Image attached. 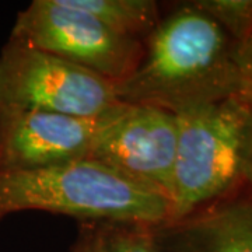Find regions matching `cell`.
<instances>
[{
	"mask_svg": "<svg viewBox=\"0 0 252 252\" xmlns=\"http://www.w3.org/2000/svg\"><path fill=\"white\" fill-rule=\"evenodd\" d=\"M237 42L193 3L160 20L136 70L115 84L119 101L171 111L240 95Z\"/></svg>",
	"mask_w": 252,
	"mask_h": 252,
	"instance_id": "6da1fadb",
	"label": "cell"
},
{
	"mask_svg": "<svg viewBox=\"0 0 252 252\" xmlns=\"http://www.w3.org/2000/svg\"><path fill=\"white\" fill-rule=\"evenodd\" d=\"M20 212L161 225L171 219V203L153 189L84 158L31 171L0 172V220Z\"/></svg>",
	"mask_w": 252,
	"mask_h": 252,
	"instance_id": "7a4b0ae2",
	"label": "cell"
},
{
	"mask_svg": "<svg viewBox=\"0 0 252 252\" xmlns=\"http://www.w3.org/2000/svg\"><path fill=\"white\" fill-rule=\"evenodd\" d=\"M252 105L241 95L177 112L171 219L178 221L234 193L243 182L245 126Z\"/></svg>",
	"mask_w": 252,
	"mask_h": 252,
	"instance_id": "3957f363",
	"label": "cell"
},
{
	"mask_svg": "<svg viewBox=\"0 0 252 252\" xmlns=\"http://www.w3.org/2000/svg\"><path fill=\"white\" fill-rule=\"evenodd\" d=\"M122 104L115 84L10 38L0 51V115L41 111L98 118Z\"/></svg>",
	"mask_w": 252,
	"mask_h": 252,
	"instance_id": "277c9868",
	"label": "cell"
},
{
	"mask_svg": "<svg viewBox=\"0 0 252 252\" xmlns=\"http://www.w3.org/2000/svg\"><path fill=\"white\" fill-rule=\"evenodd\" d=\"M11 39L34 46L117 84L142 61L144 42L119 35L69 0H34L17 14Z\"/></svg>",
	"mask_w": 252,
	"mask_h": 252,
	"instance_id": "5b68a950",
	"label": "cell"
},
{
	"mask_svg": "<svg viewBox=\"0 0 252 252\" xmlns=\"http://www.w3.org/2000/svg\"><path fill=\"white\" fill-rule=\"evenodd\" d=\"M177 133V117L171 111L124 102L101 129L89 158L153 189L171 203Z\"/></svg>",
	"mask_w": 252,
	"mask_h": 252,
	"instance_id": "8992f818",
	"label": "cell"
},
{
	"mask_svg": "<svg viewBox=\"0 0 252 252\" xmlns=\"http://www.w3.org/2000/svg\"><path fill=\"white\" fill-rule=\"evenodd\" d=\"M119 107L98 118L41 111L1 114L0 172L31 171L89 158L101 129Z\"/></svg>",
	"mask_w": 252,
	"mask_h": 252,
	"instance_id": "52a82bcc",
	"label": "cell"
},
{
	"mask_svg": "<svg viewBox=\"0 0 252 252\" xmlns=\"http://www.w3.org/2000/svg\"><path fill=\"white\" fill-rule=\"evenodd\" d=\"M156 234L161 252H252V196L231 193Z\"/></svg>",
	"mask_w": 252,
	"mask_h": 252,
	"instance_id": "ba28073f",
	"label": "cell"
},
{
	"mask_svg": "<svg viewBox=\"0 0 252 252\" xmlns=\"http://www.w3.org/2000/svg\"><path fill=\"white\" fill-rule=\"evenodd\" d=\"M156 227L137 221H81L70 252H161Z\"/></svg>",
	"mask_w": 252,
	"mask_h": 252,
	"instance_id": "9c48e42d",
	"label": "cell"
},
{
	"mask_svg": "<svg viewBox=\"0 0 252 252\" xmlns=\"http://www.w3.org/2000/svg\"><path fill=\"white\" fill-rule=\"evenodd\" d=\"M74 7L95 17L119 35L143 41L160 23L154 0H69Z\"/></svg>",
	"mask_w": 252,
	"mask_h": 252,
	"instance_id": "30bf717a",
	"label": "cell"
},
{
	"mask_svg": "<svg viewBox=\"0 0 252 252\" xmlns=\"http://www.w3.org/2000/svg\"><path fill=\"white\" fill-rule=\"evenodd\" d=\"M192 3L213 18L237 44L252 35V0H198Z\"/></svg>",
	"mask_w": 252,
	"mask_h": 252,
	"instance_id": "8fae6325",
	"label": "cell"
},
{
	"mask_svg": "<svg viewBox=\"0 0 252 252\" xmlns=\"http://www.w3.org/2000/svg\"><path fill=\"white\" fill-rule=\"evenodd\" d=\"M235 58L240 79V95L252 105V35L237 44Z\"/></svg>",
	"mask_w": 252,
	"mask_h": 252,
	"instance_id": "7c38bea8",
	"label": "cell"
},
{
	"mask_svg": "<svg viewBox=\"0 0 252 252\" xmlns=\"http://www.w3.org/2000/svg\"><path fill=\"white\" fill-rule=\"evenodd\" d=\"M241 178L252 187V111L245 126L243 143V158H241Z\"/></svg>",
	"mask_w": 252,
	"mask_h": 252,
	"instance_id": "4fadbf2b",
	"label": "cell"
}]
</instances>
